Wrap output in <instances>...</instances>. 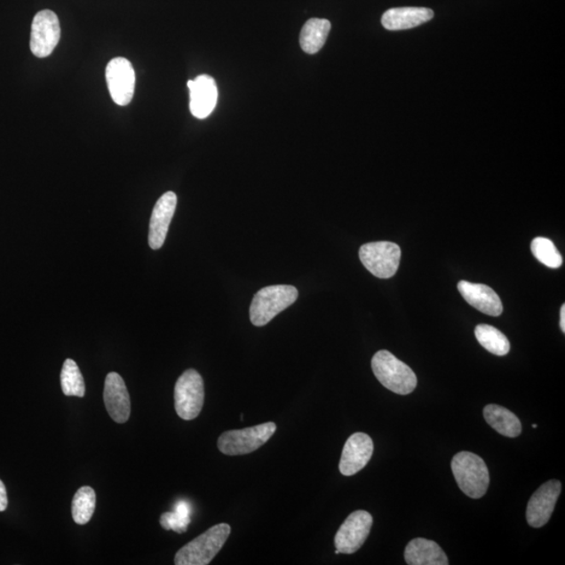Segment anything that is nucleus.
<instances>
[{
	"instance_id": "obj_26",
	"label": "nucleus",
	"mask_w": 565,
	"mask_h": 565,
	"mask_svg": "<svg viewBox=\"0 0 565 565\" xmlns=\"http://www.w3.org/2000/svg\"><path fill=\"white\" fill-rule=\"evenodd\" d=\"M8 507L7 489L2 480H0V512H4Z\"/></svg>"
},
{
	"instance_id": "obj_18",
	"label": "nucleus",
	"mask_w": 565,
	"mask_h": 565,
	"mask_svg": "<svg viewBox=\"0 0 565 565\" xmlns=\"http://www.w3.org/2000/svg\"><path fill=\"white\" fill-rule=\"evenodd\" d=\"M404 558L409 565H449L444 551L433 540L416 538L406 545Z\"/></svg>"
},
{
	"instance_id": "obj_7",
	"label": "nucleus",
	"mask_w": 565,
	"mask_h": 565,
	"mask_svg": "<svg viewBox=\"0 0 565 565\" xmlns=\"http://www.w3.org/2000/svg\"><path fill=\"white\" fill-rule=\"evenodd\" d=\"M359 258L363 267L377 278L390 279L399 268L402 250L396 243L380 241L362 245Z\"/></svg>"
},
{
	"instance_id": "obj_16",
	"label": "nucleus",
	"mask_w": 565,
	"mask_h": 565,
	"mask_svg": "<svg viewBox=\"0 0 565 565\" xmlns=\"http://www.w3.org/2000/svg\"><path fill=\"white\" fill-rule=\"evenodd\" d=\"M458 290L465 301L482 314L490 316H499L503 314V303L498 294L489 286L461 281L458 282Z\"/></svg>"
},
{
	"instance_id": "obj_8",
	"label": "nucleus",
	"mask_w": 565,
	"mask_h": 565,
	"mask_svg": "<svg viewBox=\"0 0 565 565\" xmlns=\"http://www.w3.org/2000/svg\"><path fill=\"white\" fill-rule=\"evenodd\" d=\"M372 526L373 517L369 512H353L335 535V547L341 554H354L366 543Z\"/></svg>"
},
{
	"instance_id": "obj_1",
	"label": "nucleus",
	"mask_w": 565,
	"mask_h": 565,
	"mask_svg": "<svg viewBox=\"0 0 565 565\" xmlns=\"http://www.w3.org/2000/svg\"><path fill=\"white\" fill-rule=\"evenodd\" d=\"M452 473L458 488L474 499L485 496L489 487V471L484 460L473 452L461 451L451 461Z\"/></svg>"
},
{
	"instance_id": "obj_25",
	"label": "nucleus",
	"mask_w": 565,
	"mask_h": 565,
	"mask_svg": "<svg viewBox=\"0 0 565 565\" xmlns=\"http://www.w3.org/2000/svg\"><path fill=\"white\" fill-rule=\"evenodd\" d=\"M531 251L535 258L545 267L550 268H559L563 260L561 252L558 251L554 243L551 240L538 237L532 241Z\"/></svg>"
},
{
	"instance_id": "obj_27",
	"label": "nucleus",
	"mask_w": 565,
	"mask_h": 565,
	"mask_svg": "<svg viewBox=\"0 0 565 565\" xmlns=\"http://www.w3.org/2000/svg\"><path fill=\"white\" fill-rule=\"evenodd\" d=\"M561 328L562 332H565V305H562L561 310Z\"/></svg>"
},
{
	"instance_id": "obj_15",
	"label": "nucleus",
	"mask_w": 565,
	"mask_h": 565,
	"mask_svg": "<svg viewBox=\"0 0 565 565\" xmlns=\"http://www.w3.org/2000/svg\"><path fill=\"white\" fill-rule=\"evenodd\" d=\"M190 90V110L197 119L203 120L211 115L216 107L218 90L216 82L209 75L198 76L187 82Z\"/></svg>"
},
{
	"instance_id": "obj_13",
	"label": "nucleus",
	"mask_w": 565,
	"mask_h": 565,
	"mask_svg": "<svg viewBox=\"0 0 565 565\" xmlns=\"http://www.w3.org/2000/svg\"><path fill=\"white\" fill-rule=\"evenodd\" d=\"M104 402L111 419L116 423H126L131 418V402L125 381L121 375L111 372L106 376Z\"/></svg>"
},
{
	"instance_id": "obj_12",
	"label": "nucleus",
	"mask_w": 565,
	"mask_h": 565,
	"mask_svg": "<svg viewBox=\"0 0 565 565\" xmlns=\"http://www.w3.org/2000/svg\"><path fill=\"white\" fill-rule=\"evenodd\" d=\"M374 452L373 440L367 434L356 433L346 440L339 462L340 473L354 475L367 466Z\"/></svg>"
},
{
	"instance_id": "obj_4",
	"label": "nucleus",
	"mask_w": 565,
	"mask_h": 565,
	"mask_svg": "<svg viewBox=\"0 0 565 565\" xmlns=\"http://www.w3.org/2000/svg\"><path fill=\"white\" fill-rule=\"evenodd\" d=\"M298 291L290 285H275L259 290L252 299L250 315L252 325L263 327L297 301Z\"/></svg>"
},
{
	"instance_id": "obj_5",
	"label": "nucleus",
	"mask_w": 565,
	"mask_h": 565,
	"mask_svg": "<svg viewBox=\"0 0 565 565\" xmlns=\"http://www.w3.org/2000/svg\"><path fill=\"white\" fill-rule=\"evenodd\" d=\"M276 431L274 422L223 433L218 439V449L227 456H243L260 449Z\"/></svg>"
},
{
	"instance_id": "obj_2",
	"label": "nucleus",
	"mask_w": 565,
	"mask_h": 565,
	"mask_svg": "<svg viewBox=\"0 0 565 565\" xmlns=\"http://www.w3.org/2000/svg\"><path fill=\"white\" fill-rule=\"evenodd\" d=\"M231 526L219 523L176 553V565H208L220 552L231 534Z\"/></svg>"
},
{
	"instance_id": "obj_9",
	"label": "nucleus",
	"mask_w": 565,
	"mask_h": 565,
	"mask_svg": "<svg viewBox=\"0 0 565 565\" xmlns=\"http://www.w3.org/2000/svg\"><path fill=\"white\" fill-rule=\"evenodd\" d=\"M61 36L60 22L54 12L44 10L35 15L31 32V51L38 58L49 57Z\"/></svg>"
},
{
	"instance_id": "obj_19",
	"label": "nucleus",
	"mask_w": 565,
	"mask_h": 565,
	"mask_svg": "<svg viewBox=\"0 0 565 565\" xmlns=\"http://www.w3.org/2000/svg\"><path fill=\"white\" fill-rule=\"evenodd\" d=\"M485 420L504 437L516 438L521 434V423L511 410L497 404L484 409Z\"/></svg>"
},
{
	"instance_id": "obj_14",
	"label": "nucleus",
	"mask_w": 565,
	"mask_h": 565,
	"mask_svg": "<svg viewBox=\"0 0 565 565\" xmlns=\"http://www.w3.org/2000/svg\"><path fill=\"white\" fill-rule=\"evenodd\" d=\"M176 205H178V196L174 192L164 193L157 200L152 211L149 227V245L152 250H160L166 241Z\"/></svg>"
},
{
	"instance_id": "obj_17",
	"label": "nucleus",
	"mask_w": 565,
	"mask_h": 565,
	"mask_svg": "<svg viewBox=\"0 0 565 565\" xmlns=\"http://www.w3.org/2000/svg\"><path fill=\"white\" fill-rule=\"evenodd\" d=\"M434 15V11L428 8H394L385 12L381 23L388 31H402L432 20Z\"/></svg>"
},
{
	"instance_id": "obj_10",
	"label": "nucleus",
	"mask_w": 565,
	"mask_h": 565,
	"mask_svg": "<svg viewBox=\"0 0 565 565\" xmlns=\"http://www.w3.org/2000/svg\"><path fill=\"white\" fill-rule=\"evenodd\" d=\"M106 81L111 99L120 106L132 101L135 88V72L131 61L126 58L113 59L106 68Z\"/></svg>"
},
{
	"instance_id": "obj_28",
	"label": "nucleus",
	"mask_w": 565,
	"mask_h": 565,
	"mask_svg": "<svg viewBox=\"0 0 565 565\" xmlns=\"http://www.w3.org/2000/svg\"><path fill=\"white\" fill-rule=\"evenodd\" d=\"M533 428H537V424H533Z\"/></svg>"
},
{
	"instance_id": "obj_24",
	"label": "nucleus",
	"mask_w": 565,
	"mask_h": 565,
	"mask_svg": "<svg viewBox=\"0 0 565 565\" xmlns=\"http://www.w3.org/2000/svg\"><path fill=\"white\" fill-rule=\"evenodd\" d=\"M191 505L185 500H180L175 505L173 512H166L161 516V525L164 529H172L176 533L187 532L191 522Z\"/></svg>"
},
{
	"instance_id": "obj_6",
	"label": "nucleus",
	"mask_w": 565,
	"mask_h": 565,
	"mask_svg": "<svg viewBox=\"0 0 565 565\" xmlns=\"http://www.w3.org/2000/svg\"><path fill=\"white\" fill-rule=\"evenodd\" d=\"M176 413L182 420H194L202 413L204 403V384L202 375L190 369L182 374L174 390Z\"/></svg>"
},
{
	"instance_id": "obj_23",
	"label": "nucleus",
	"mask_w": 565,
	"mask_h": 565,
	"mask_svg": "<svg viewBox=\"0 0 565 565\" xmlns=\"http://www.w3.org/2000/svg\"><path fill=\"white\" fill-rule=\"evenodd\" d=\"M61 387L64 395L84 397L85 382L78 364L73 359H67L61 370Z\"/></svg>"
},
{
	"instance_id": "obj_21",
	"label": "nucleus",
	"mask_w": 565,
	"mask_h": 565,
	"mask_svg": "<svg viewBox=\"0 0 565 565\" xmlns=\"http://www.w3.org/2000/svg\"><path fill=\"white\" fill-rule=\"evenodd\" d=\"M475 338L488 352L494 355L505 356L510 351V341L503 332L490 325H479L475 328Z\"/></svg>"
},
{
	"instance_id": "obj_22",
	"label": "nucleus",
	"mask_w": 565,
	"mask_h": 565,
	"mask_svg": "<svg viewBox=\"0 0 565 565\" xmlns=\"http://www.w3.org/2000/svg\"><path fill=\"white\" fill-rule=\"evenodd\" d=\"M97 497L96 492L90 486L81 487L76 492L73 505L72 513L76 523L84 526L90 522L96 510Z\"/></svg>"
},
{
	"instance_id": "obj_11",
	"label": "nucleus",
	"mask_w": 565,
	"mask_h": 565,
	"mask_svg": "<svg viewBox=\"0 0 565 565\" xmlns=\"http://www.w3.org/2000/svg\"><path fill=\"white\" fill-rule=\"evenodd\" d=\"M561 493V482L552 480L546 481L533 494L527 507V521L529 526L541 528L546 525L555 509Z\"/></svg>"
},
{
	"instance_id": "obj_3",
	"label": "nucleus",
	"mask_w": 565,
	"mask_h": 565,
	"mask_svg": "<svg viewBox=\"0 0 565 565\" xmlns=\"http://www.w3.org/2000/svg\"><path fill=\"white\" fill-rule=\"evenodd\" d=\"M372 370L380 384L398 395H409L417 386V376L408 364L381 350L372 359Z\"/></svg>"
},
{
	"instance_id": "obj_20",
	"label": "nucleus",
	"mask_w": 565,
	"mask_h": 565,
	"mask_svg": "<svg viewBox=\"0 0 565 565\" xmlns=\"http://www.w3.org/2000/svg\"><path fill=\"white\" fill-rule=\"evenodd\" d=\"M330 29H331V22L327 20H309L305 23L299 35V44L302 50L309 55L319 52L326 44Z\"/></svg>"
}]
</instances>
